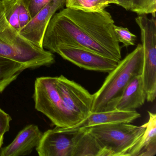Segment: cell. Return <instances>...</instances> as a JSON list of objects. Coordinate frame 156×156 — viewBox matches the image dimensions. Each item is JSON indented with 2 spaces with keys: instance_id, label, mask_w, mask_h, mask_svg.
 <instances>
[{
  "instance_id": "3",
  "label": "cell",
  "mask_w": 156,
  "mask_h": 156,
  "mask_svg": "<svg viewBox=\"0 0 156 156\" xmlns=\"http://www.w3.org/2000/svg\"><path fill=\"white\" fill-rule=\"evenodd\" d=\"M0 56L24 65L27 69L49 66L55 62L53 53L35 46L20 34L5 17L0 0Z\"/></svg>"
},
{
  "instance_id": "7",
  "label": "cell",
  "mask_w": 156,
  "mask_h": 156,
  "mask_svg": "<svg viewBox=\"0 0 156 156\" xmlns=\"http://www.w3.org/2000/svg\"><path fill=\"white\" fill-rule=\"evenodd\" d=\"M54 53L78 67L89 71L109 73L119 62L89 50L73 46L59 45L54 50Z\"/></svg>"
},
{
  "instance_id": "23",
  "label": "cell",
  "mask_w": 156,
  "mask_h": 156,
  "mask_svg": "<svg viewBox=\"0 0 156 156\" xmlns=\"http://www.w3.org/2000/svg\"><path fill=\"white\" fill-rule=\"evenodd\" d=\"M135 0H115V4L124 8L127 11H130Z\"/></svg>"
},
{
  "instance_id": "8",
  "label": "cell",
  "mask_w": 156,
  "mask_h": 156,
  "mask_svg": "<svg viewBox=\"0 0 156 156\" xmlns=\"http://www.w3.org/2000/svg\"><path fill=\"white\" fill-rule=\"evenodd\" d=\"M74 131L56 127L43 133L36 150L40 156H73Z\"/></svg>"
},
{
  "instance_id": "11",
  "label": "cell",
  "mask_w": 156,
  "mask_h": 156,
  "mask_svg": "<svg viewBox=\"0 0 156 156\" xmlns=\"http://www.w3.org/2000/svg\"><path fill=\"white\" fill-rule=\"evenodd\" d=\"M140 117V114L136 110L125 111L114 109L104 112H92L87 117L75 126L66 128L69 130H76L102 124L119 122L130 123Z\"/></svg>"
},
{
  "instance_id": "4",
  "label": "cell",
  "mask_w": 156,
  "mask_h": 156,
  "mask_svg": "<svg viewBox=\"0 0 156 156\" xmlns=\"http://www.w3.org/2000/svg\"><path fill=\"white\" fill-rule=\"evenodd\" d=\"M84 128L95 138L105 156H127L129 151L143 135L146 126L119 122Z\"/></svg>"
},
{
  "instance_id": "21",
  "label": "cell",
  "mask_w": 156,
  "mask_h": 156,
  "mask_svg": "<svg viewBox=\"0 0 156 156\" xmlns=\"http://www.w3.org/2000/svg\"><path fill=\"white\" fill-rule=\"evenodd\" d=\"M12 120L11 117L8 113L0 108V131L5 133L10 129V123Z\"/></svg>"
},
{
  "instance_id": "25",
  "label": "cell",
  "mask_w": 156,
  "mask_h": 156,
  "mask_svg": "<svg viewBox=\"0 0 156 156\" xmlns=\"http://www.w3.org/2000/svg\"><path fill=\"white\" fill-rule=\"evenodd\" d=\"M110 3L111 4H115V0H110Z\"/></svg>"
},
{
  "instance_id": "18",
  "label": "cell",
  "mask_w": 156,
  "mask_h": 156,
  "mask_svg": "<svg viewBox=\"0 0 156 156\" xmlns=\"http://www.w3.org/2000/svg\"><path fill=\"white\" fill-rule=\"evenodd\" d=\"M114 30L119 42L122 43L124 47L135 45L137 37L129 31L127 28L114 25Z\"/></svg>"
},
{
  "instance_id": "24",
  "label": "cell",
  "mask_w": 156,
  "mask_h": 156,
  "mask_svg": "<svg viewBox=\"0 0 156 156\" xmlns=\"http://www.w3.org/2000/svg\"><path fill=\"white\" fill-rule=\"evenodd\" d=\"M4 133L0 131V149L1 148L3 145V140H4Z\"/></svg>"
},
{
  "instance_id": "1",
  "label": "cell",
  "mask_w": 156,
  "mask_h": 156,
  "mask_svg": "<svg viewBox=\"0 0 156 156\" xmlns=\"http://www.w3.org/2000/svg\"><path fill=\"white\" fill-rule=\"evenodd\" d=\"M114 25L112 16L105 10L89 12L66 8L52 17L43 48L53 53L59 45L78 47L119 62L121 47Z\"/></svg>"
},
{
  "instance_id": "19",
  "label": "cell",
  "mask_w": 156,
  "mask_h": 156,
  "mask_svg": "<svg viewBox=\"0 0 156 156\" xmlns=\"http://www.w3.org/2000/svg\"><path fill=\"white\" fill-rule=\"evenodd\" d=\"M51 0H23L32 19Z\"/></svg>"
},
{
  "instance_id": "5",
  "label": "cell",
  "mask_w": 156,
  "mask_h": 156,
  "mask_svg": "<svg viewBox=\"0 0 156 156\" xmlns=\"http://www.w3.org/2000/svg\"><path fill=\"white\" fill-rule=\"evenodd\" d=\"M56 78L57 76L36 78L33 95L35 108L56 126L71 127L80 121L66 107L56 89Z\"/></svg>"
},
{
  "instance_id": "15",
  "label": "cell",
  "mask_w": 156,
  "mask_h": 156,
  "mask_svg": "<svg viewBox=\"0 0 156 156\" xmlns=\"http://www.w3.org/2000/svg\"><path fill=\"white\" fill-rule=\"evenodd\" d=\"M27 69L23 64L0 56V94Z\"/></svg>"
},
{
  "instance_id": "17",
  "label": "cell",
  "mask_w": 156,
  "mask_h": 156,
  "mask_svg": "<svg viewBox=\"0 0 156 156\" xmlns=\"http://www.w3.org/2000/svg\"><path fill=\"white\" fill-rule=\"evenodd\" d=\"M4 14L9 23L20 33L19 0H1Z\"/></svg>"
},
{
  "instance_id": "12",
  "label": "cell",
  "mask_w": 156,
  "mask_h": 156,
  "mask_svg": "<svg viewBox=\"0 0 156 156\" xmlns=\"http://www.w3.org/2000/svg\"><path fill=\"white\" fill-rule=\"evenodd\" d=\"M146 94L141 75L134 77L126 87L120 97L114 105L113 110L135 111L144 105Z\"/></svg>"
},
{
  "instance_id": "16",
  "label": "cell",
  "mask_w": 156,
  "mask_h": 156,
  "mask_svg": "<svg viewBox=\"0 0 156 156\" xmlns=\"http://www.w3.org/2000/svg\"><path fill=\"white\" fill-rule=\"evenodd\" d=\"M110 0H66V8L85 12H99L109 6Z\"/></svg>"
},
{
  "instance_id": "6",
  "label": "cell",
  "mask_w": 156,
  "mask_h": 156,
  "mask_svg": "<svg viewBox=\"0 0 156 156\" xmlns=\"http://www.w3.org/2000/svg\"><path fill=\"white\" fill-rule=\"evenodd\" d=\"M56 87L66 107L80 122L91 114L94 97L85 88L63 75L57 76Z\"/></svg>"
},
{
  "instance_id": "2",
  "label": "cell",
  "mask_w": 156,
  "mask_h": 156,
  "mask_svg": "<svg viewBox=\"0 0 156 156\" xmlns=\"http://www.w3.org/2000/svg\"><path fill=\"white\" fill-rule=\"evenodd\" d=\"M143 64V48L141 44H138L133 51L119 61L100 89L93 94L92 112L113 110L114 105L129 82L141 74Z\"/></svg>"
},
{
  "instance_id": "22",
  "label": "cell",
  "mask_w": 156,
  "mask_h": 156,
  "mask_svg": "<svg viewBox=\"0 0 156 156\" xmlns=\"http://www.w3.org/2000/svg\"><path fill=\"white\" fill-rule=\"evenodd\" d=\"M135 6L143 10L152 9L156 8V0H135Z\"/></svg>"
},
{
  "instance_id": "9",
  "label": "cell",
  "mask_w": 156,
  "mask_h": 156,
  "mask_svg": "<svg viewBox=\"0 0 156 156\" xmlns=\"http://www.w3.org/2000/svg\"><path fill=\"white\" fill-rule=\"evenodd\" d=\"M66 0H51L20 31V35L35 46L43 48V40L47 26L56 12L62 9Z\"/></svg>"
},
{
  "instance_id": "14",
  "label": "cell",
  "mask_w": 156,
  "mask_h": 156,
  "mask_svg": "<svg viewBox=\"0 0 156 156\" xmlns=\"http://www.w3.org/2000/svg\"><path fill=\"white\" fill-rule=\"evenodd\" d=\"M72 131H74L73 156H105L95 138L85 129Z\"/></svg>"
},
{
  "instance_id": "13",
  "label": "cell",
  "mask_w": 156,
  "mask_h": 156,
  "mask_svg": "<svg viewBox=\"0 0 156 156\" xmlns=\"http://www.w3.org/2000/svg\"><path fill=\"white\" fill-rule=\"evenodd\" d=\"M149 118L145 123L146 129L137 143L127 156H154L156 154V115L148 111Z\"/></svg>"
},
{
  "instance_id": "10",
  "label": "cell",
  "mask_w": 156,
  "mask_h": 156,
  "mask_svg": "<svg viewBox=\"0 0 156 156\" xmlns=\"http://www.w3.org/2000/svg\"><path fill=\"white\" fill-rule=\"evenodd\" d=\"M43 133L38 126L29 125L22 129L8 146L1 148L0 156H20L30 155L39 145Z\"/></svg>"
},
{
  "instance_id": "20",
  "label": "cell",
  "mask_w": 156,
  "mask_h": 156,
  "mask_svg": "<svg viewBox=\"0 0 156 156\" xmlns=\"http://www.w3.org/2000/svg\"><path fill=\"white\" fill-rule=\"evenodd\" d=\"M19 23L21 30L30 22L31 18L23 0H19Z\"/></svg>"
}]
</instances>
